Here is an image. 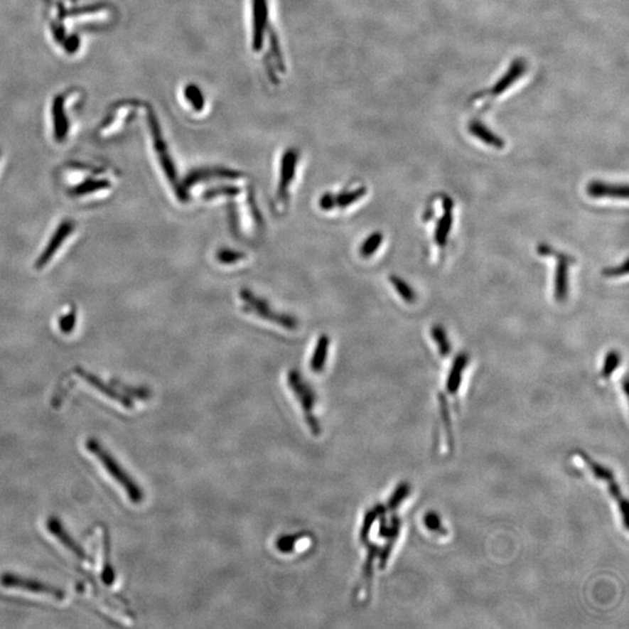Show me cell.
<instances>
[{
  "instance_id": "7c38bea8",
  "label": "cell",
  "mask_w": 629,
  "mask_h": 629,
  "mask_svg": "<svg viewBox=\"0 0 629 629\" xmlns=\"http://www.w3.org/2000/svg\"><path fill=\"white\" fill-rule=\"evenodd\" d=\"M587 195L593 198H628V187L627 186H613V184L603 183V182H590L586 187Z\"/></svg>"
},
{
  "instance_id": "f546056e",
  "label": "cell",
  "mask_w": 629,
  "mask_h": 629,
  "mask_svg": "<svg viewBox=\"0 0 629 629\" xmlns=\"http://www.w3.org/2000/svg\"><path fill=\"white\" fill-rule=\"evenodd\" d=\"M318 205H320L323 211H333L335 208V195L331 194V193H326L323 196H321L320 200H318Z\"/></svg>"
},
{
  "instance_id": "ba28073f",
  "label": "cell",
  "mask_w": 629,
  "mask_h": 629,
  "mask_svg": "<svg viewBox=\"0 0 629 629\" xmlns=\"http://www.w3.org/2000/svg\"><path fill=\"white\" fill-rule=\"evenodd\" d=\"M75 372H76L78 375H81L82 379L87 381V384H90L92 387L96 388L98 392H100V393L105 395V397H109L111 400L116 401V402H119L124 408L132 409L133 401L131 400L127 395H124V394L117 391V389H114V388H113L112 386H110V385L105 384L102 379L92 375V373L84 371L83 368L76 367Z\"/></svg>"
},
{
  "instance_id": "4dcf8cb0",
  "label": "cell",
  "mask_w": 629,
  "mask_h": 629,
  "mask_svg": "<svg viewBox=\"0 0 629 629\" xmlns=\"http://www.w3.org/2000/svg\"><path fill=\"white\" fill-rule=\"evenodd\" d=\"M296 537H293V536L282 537V539H280L278 541L279 550L282 552H291V550H293L294 544L296 542Z\"/></svg>"
},
{
  "instance_id": "7a4b0ae2",
  "label": "cell",
  "mask_w": 629,
  "mask_h": 629,
  "mask_svg": "<svg viewBox=\"0 0 629 629\" xmlns=\"http://www.w3.org/2000/svg\"><path fill=\"white\" fill-rule=\"evenodd\" d=\"M151 129H152L153 139H154V146L156 152H158V160L161 163L163 171H165L166 176L168 181L171 182V186L174 187L175 194L178 196V200L182 203H186L189 200L188 190H186L182 182L178 181V171L175 169L174 163L171 161V155L168 153L167 146H166L165 140L162 139L160 129H158V123L153 117H151Z\"/></svg>"
},
{
  "instance_id": "ffe728a7",
  "label": "cell",
  "mask_w": 629,
  "mask_h": 629,
  "mask_svg": "<svg viewBox=\"0 0 629 629\" xmlns=\"http://www.w3.org/2000/svg\"><path fill=\"white\" fill-rule=\"evenodd\" d=\"M470 131L477 138L486 142L488 145L493 146L495 149H502V140L500 138H498L494 133L490 132V129H486L484 125H481V124H472Z\"/></svg>"
},
{
  "instance_id": "cb8c5ba5",
  "label": "cell",
  "mask_w": 629,
  "mask_h": 629,
  "mask_svg": "<svg viewBox=\"0 0 629 629\" xmlns=\"http://www.w3.org/2000/svg\"><path fill=\"white\" fill-rule=\"evenodd\" d=\"M431 335H433L434 340H435L436 344L439 346L441 355H444V357L448 355V352H450V343H448L446 331H444L442 326H433V328H431Z\"/></svg>"
},
{
  "instance_id": "277c9868",
  "label": "cell",
  "mask_w": 629,
  "mask_h": 629,
  "mask_svg": "<svg viewBox=\"0 0 629 629\" xmlns=\"http://www.w3.org/2000/svg\"><path fill=\"white\" fill-rule=\"evenodd\" d=\"M240 297H242V300L245 303L246 311H251L252 313H254V315L260 317L262 320L276 323L279 326L288 330H295L297 326H299V323H297L295 317L284 315V313H274L266 301L255 296L249 289H242L240 291Z\"/></svg>"
},
{
  "instance_id": "603a6c76",
  "label": "cell",
  "mask_w": 629,
  "mask_h": 629,
  "mask_svg": "<svg viewBox=\"0 0 629 629\" xmlns=\"http://www.w3.org/2000/svg\"><path fill=\"white\" fill-rule=\"evenodd\" d=\"M246 259L245 253L231 249H220L217 251L216 260L222 265H232Z\"/></svg>"
},
{
  "instance_id": "8992f818",
  "label": "cell",
  "mask_w": 629,
  "mask_h": 629,
  "mask_svg": "<svg viewBox=\"0 0 629 629\" xmlns=\"http://www.w3.org/2000/svg\"><path fill=\"white\" fill-rule=\"evenodd\" d=\"M47 530L54 535L58 542L62 543L65 549H68L69 552H72L78 559L81 561H90V557L87 556V552L84 550L80 543L69 534L68 530L65 529L61 520H58L56 517H49L47 520Z\"/></svg>"
},
{
  "instance_id": "1f68e13d",
  "label": "cell",
  "mask_w": 629,
  "mask_h": 629,
  "mask_svg": "<svg viewBox=\"0 0 629 629\" xmlns=\"http://www.w3.org/2000/svg\"><path fill=\"white\" fill-rule=\"evenodd\" d=\"M426 525L430 530H434V532L442 530V527H441V520L439 519V517H437L436 514H429V515H426Z\"/></svg>"
},
{
  "instance_id": "d4e9b609",
  "label": "cell",
  "mask_w": 629,
  "mask_h": 629,
  "mask_svg": "<svg viewBox=\"0 0 629 629\" xmlns=\"http://www.w3.org/2000/svg\"><path fill=\"white\" fill-rule=\"evenodd\" d=\"M239 188L235 186H222V187L213 188L205 191L203 195L204 200H213L218 196H235L238 194Z\"/></svg>"
},
{
  "instance_id": "ac0fdd59",
  "label": "cell",
  "mask_w": 629,
  "mask_h": 629,
  "mask_svg": "<svg viewBox=\"0 0 629 629\" xmlns=\"http://www.w3.org/2000/svg\"><path fill=\"white\" fill-rule=\"evenodd\" d=\"M109 187H110V183L105 180H87V181H84L83 183L72 188L69 191V194L71 196H84V195L92 194L95 191L103 190Z\"/></svg>"
},
{
  "instance_id": "3957f363",
  "label": "cell",
  "mask_w": 629,
  "mask_h": 629,
  "mask_svg": "<svg viewBox=\"0 0 629 629\" xmlns=\"http://www.w3.org/2000/svg\"><path fill=\"white\" fill-rule=\"evenodd\" d=\"M0 585L7 588H18V590L29 591L32 593L45 594L49 597L55 598L58 601H62L65 598V591L55 585L48 584L34 578L23 577L12 572H4L0 574Z\"/></svg>"
},
{
  "instance_id": "5bb4252c",
  "label": "cell",
  "mask_w": 629,
  "mask_h": 629,
  "mask_svg": "<svg viewBox=\"0 0 629 629\" xmlns=\"http://www.w3.org/2000/svg\"><path fill=\"white\" fill-rule=\"evenodd\" d=\"M468 362V355L465 353H461L456 357L451 371L448 373V381H446V389L448 393L455 394L458 391L461 382V375H463V372H464Z\"/></svg>"
},
{
  "instance_id": "9c48e42d",
  "label": "cell",
  "mask_w": 629,
  "mask_h": 629,
  "mask_svg": "<svg viewBox=\"0 0 629 629\" xmlns=\"http://www.w3.org/2000/svg\"><path fill=\"white\" fill-rule=\"evenodd\" d=\"M297 155L295 149H288L281 160L280 181H279L278 197L282 202L287 200L288 188L295 178L297 166Z\"/></svg>"
},
{
  "instance_id": "52a82bcc",
  "label": "cell",
  "mask_w": 629,
  "mask_h": 629,
  "mask_svg": "<svg viewBox=\"0 0 629 629\" xmlns=\"http://www.w3.org/2000/svg\"><path fill=\"white\" fill-rule=\"evenodd\" d=\"M72 231H74V224H72V222H70V220H65V222H62V223L58 226L55 233L53 235L52 239L49 240L48 244L45 246V251L42 252L39 259L36 260V267L38 268V269H41V268L45 267V266L52 260L54 254H55L58 249H60V246L65 242L67 237H68Z\"/></svg>"
},
{
  "instance_id": "44dd1931",
  "label": "cell",
  "mask_w": 629,
  "mask_h": 629,
  "mask_svg": "<svg viewBox=\"0 0 629 629\" xmlns=\"http://www.w3.org/2000/svg\"><path fill=\"white\" fill-rule=\"evenodd\" d=\"M382 240H384V236L381 232H373L371 236H368L360 247V255L362 258H371L372 255L375 254L380 247Z\"/></svg>"
},
{
  "instance_id": "30bf717a",
  "label": "cell",
  "mask_w": 629,
  "mask_h": 629,
  "mask_svg": "<svg viewBox=\"0 0 629 629\" xmlns=\"http://www.w3.org/2000/svg\"><path fill=\"white\" fill-rule=\"evenodd\" d=\"M242 176L237 171H230V169H223V168H200L196 171H193L187 175V178H184V189L189 190V188L194 187L195 184L200 182L205 181L209 178H230V180H236Z\"/></svg>"
},
{
  "instance_id": "d6986e66",
  "label": "cell",
  "mask_w": 629,
  "mask_h": 629,
  "mask_svg": "<svg viewBox=\"0 0 629 629\" xmlns=\"http://www.w3.org/2000/svg\"><path fill=\"white\" fill-rule=\"evenodd\" d=\"M366 193H367L366 188L359 187L355 189V190L345 191V193H342V194L335 195V208L345 209V208L350 207L352 204H355V202H358L360 198H362L366 195Z\"/></svg>"
},
{
  "instance_id": "6da1fadb",
  "label": "cell",
  "mask_w": 629,
  "mask_h": 629,
  "mask_svg": "<svg viewBox=\"0 0 629 629\" xmlns=\"http://www.w3.org/2000/svg\"><path fill=\"white\" fill-rule=\"evenodd\" d=\"M85 448L100 461V464L103 465L105 471L113 478V480L124 488L131 502L139 505L144 501V492L139 485L136 484V481L111 455L110 451L100 444L98 439H87L85 442Z\"/></svg>"
},
{
  "instance_id": "4316f807",
  "label": "cell",
  "mask_w": 629,
  "mask_h": 629,
  "mask_svg": "<svg viewBox=\"0 0 629 629\" xmlns=\"http://www.w3.org/2000/svg\"><path fill=\"white\" fill-rule=\"evenodd\" d=\"M620 364V355L616 351H610L607 353L605 362H603V377H608L613 375L616 367Z\"/></svg>"
},
{
  "instance_id": "83f0119b",
  "label": "cell",
  "mask_w": 629,
  "mask_h": 629,
  "mask_svg": "<svg viewBox=\"0 0 629 629\" xmlns=\"http://www.w3.org/2000/svg\"><path fill=\"white\" fill-rule=\"evenodd\" d=\"M75 324H76V313L72 310L58 321V326L63 333H70L74 330Z\"/></svg>"
},
{
  "instance_id": "e0dca14e",
  "label": "cell",
  "mask_w": 629,
  "mask_h": 629,
  "mask_svg": "<svg viewBox=\"0 0 629 629\" xmlns=\"http://www.w3.org/2000/svg\"><path fill=\"white\" fill-rule=\"evenodd\" d=\"M452 209H446V213L439 218V223L436 226L435 240L439 246H444L448 240V233L451 231L453 215Z\"/></svg>"
},
{
  "instance_id": "8fae6325",
  "label": "cell",
  "mask_w": 629,
  "mask_h": 629,
  "mask_svg": "<svg viewBox=\"0 0 629 629\" xmlns=\"http://www.w3.org/2000/svg\"><path fill=\"white\" fill-rule=\"evenodd\" d=\"M266 25H267V1L253 0V47L255 49H259L262 45Z\"/></svg>"
},
{
  "instance_id": "2e32d148",
  "label": "cell",
  "mask_w": 629,
  "mask_h": 629,
  "mask_svg": "<svg viewBox=\"0 0 629 629\" xmlns=\"http://www.w3.org/2000/svg\"><path fill=\"white\" fill-rule=\"evenodd\" d=\"M103 544L104 561L103 570H102V579H103L104 584L112 585L114 583V579H116V574H114V569H113L112 563H111L110 537H109V532H107L105 528H104Z\"/></svg>"
},
{
  "instance_id": "484cf974",
  "label": "cell",
  "mask_w": 629,
  "mask_h": 629,
  "mask_svg": "<svg viewBox=\"0 0 629 629\" xmlns=\"http://www.w3.org/2000/svg\"><path fill=\"white\" fill-rule=\"evenodd\" d=\"M186 98L195 110H202L204 104L203 95L198 90V87L195 85H188L186 87Z\"/></svg>"
},
{
  "instance_id": "7402d4cb",
  "label": "cell",
  "mask_w": 629,
  "mask_h": 629,
  "mask_svg": "<svg viewBox=\"0 0 629 629\" xmlns=\"http://www.w3.org/2000/svg\"><path fill=\"white\" fill-rule=\"evenodd\" d=\"M389 281H391L393 287L397 289L399 295H400L404 301L412 303V302L416 300V295L414 293L413 288L410 287L409 284H407L406 281L399 278L397 275H391Z\"/></svg>"
},
{
  "instance_id": "9a60e30c",
  "label": "cell",
  "mask_w": 629,
  "mask_h": 629,
  "mask_svg": "<svg viewBox=\"0 0 629 629\" xmlns=\"http://www.w3.org/2000/svg\"><path fill=\"white\" fill-rule=\"evenodd\" d=\"M330 339L326 335H321L317 340L316 348L313 352V358L310 362V368L315 373H321L326 366L328 358V350H329Z\"/></svg>"
},
{
  "instance_id": "f1b7e54d",
  "label": "cell",
  "mask_w": 629,
  "mask_h": 629,
  "mask_svg": "<svg viewBox=\"0 0 629 629\" xmlns=\"http://www.w3.org/2000/svg\"><path fill=\"white\" fill-rule=\"evenodd\" d=\"M627 273H628V260L627 259L623 262V265L618 266L615 268H606V269L603 271V274L606 278H619V276L626 275Z\"/></svg>"
},
{
  "instance_id": "4fadbf2b",
  "label": "cell",
  "mask_w": 629,
  "mask_h": 629,
  "mask_svg": "<svg viewBox=\"0 0 629 629\" xmlns=\"http://www.w3.org/2000/svg\"><path fill=\"white\" fill-rule=\"evenodd\" d=\"M569 291V266L568 258L561 255L559 259V265L556 268L555 274V297L556 300H566Z\"/></svg>"
},
{
  "instance_id": "5b68a950",
  "label": "cell",
  "mask_w": 629,
  "mask_h": 629,
  "mask_svg": "<svg viewBox=\"0 0 629 629\" xmlns=\"http://www.w3.org/2000/svg\"><path fill=\"white\" fill-rule=\"evenodd\" d=\"M288 384L291 386V391L296 394L297 399L300 401L301 406L303 408L306 414V421L310 430L313 435H318L321 431L318 421L313 416V404H315V394L311 391L309 385L306 384L301 375L296 371L289 372L288 375Z\"/></svg>"
}]
</instances>
